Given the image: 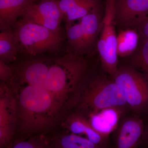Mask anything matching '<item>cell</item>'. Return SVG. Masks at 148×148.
I'll use <instances>...</instances> for the list:
<instances>
[{
	"label": "cell",
	"instance_id": "obj_1",
	"mask_svg": "<svg viewBox=\"0 0 148 148\" xmlns=\"http://www.w3.org/2000/svg\"><path fill=\"white\" fill-rule=\"evenodd\" d=\"M129 111L124 91L108 74H87L70 104L69 111L85 116L105 109Z\"/></svg>",
	"mask_w": 148,
	"mask_h": 148
},
{
	"label": "cell",
	"instance_id": "obj_2",
	"mask_svg": "<svg viewBox=\"0 0 148 148\" xmlns=\"http://www.w3.org/2000/svg\"><path fill=\"white\" fill-rule=\"evenodd\" d=\"M15 25L14 31L19 49L31 56L55 53L60 49L64 40L61 29L52 30L22 19Z\"/></svg>",
	"mask_w": 148,
	"mask_h": 148
},
{
	"label": "cell",
	"instance_id": "obj_3",
	"mask_svg": "<svg viewBox=\"0 0 148 148\" xmlns=\"http://www.w3.org/2000/svg\"><path fill=\"white\" fill-rule=\"evenodd\" d=\"M111 78L124 91L129 112L143 116L148 110V73L132 66H119Z\"/></svg>",
	"mask_w": 148,
	"mask_h": 148
},
{
	"label": "cell",
	"instance_id": "obj_4",
	"mask_svg": "<svg viewBox=\"0 0 148 148\" xmlns=\"http://www.w3.org/2000/svg\"><path fill=\"white\" fill-rule=\"evenodd\" d=\"M116 0H106V11L102 21L97 48L103 71L112 77L118 69L117 53V35L115 29Z\"/></svg>",
	"mask_w": 148,
	"mask_h": 148
},
{
	"label": "cell",
	"instance_id": "obj_5",
	"mask_svg": "<svg viewBox=\"0 0 148 148\" xmlns=\"http://www.w3.org/2000/svg\"><path fill=\"white\" fill-rule=\"evenodd\" d=\"M66 36L72 54L82 56L95 45L101 29L98 8L80 19L79 23L66 27Z\"/></svg>",
	"mask_w": 148,
	"mask_h": 148
},
{
	"label": "cell",
	"instance_id": "obj_6",
	"mask_svg": "<svg viewBox=\"0 0 148 148\" xmlns=\"http://www.w3.org/2000/svg\"><path fill=\"white\" fill-rule=\"evenodd\" d=\"M122 117L113 132L114 148H138L143 145L148 121L137 114Z\"/></svg>",
	"mask_w": 148,
	"mask_h": 148
},
{
	"label": "cell",
	"instance_id": "obj_7",
	"mask_svg": "<svg viewBox=\"0 0 148 148\" xmlns=\"http://www.w3.org/2000/svg\"><path fill=\"white\" fill-rule=\"evenodd\" d=\"M17 124L16 101L7 84L1 85L0 98V148H9Z\"/></svg>",
	"mask_w": 148,
	"mask_h": 148
},
{
	"label": "cell",
	"instance_id": "obj_8",
	"mask_svg": "<svg viewBox=\"0 0 148 148\" xmlns=\"http://www.w3.org/2000/svg\"><path fill=\"white\" fill-rule=\"evenodd\" d=\"M21 16L24 21L52 30L60 29V24L64 17L59 7V0H42L38 4L32 3Z\"/></svg>",
	"mask_w": 148,
	"mask_h": 148
},
{
	"label": "cell",
	"instance_id": "obj_9",
	"mask_svg": "<svg viewBox=\"0 0 148 148\" xmlns=\"http://www.w3.org/2000/svg\"><path fill=\"white\" fill-rule=\"evenodd\" d=\"M148 15V0H116L115 20L122 28H137Z\"/></svg>",
	"mask_w": 148,
	"mask_h": 148
},
{
	"label": "cell",
	"instance_id": "obj_10",
	"mask_svg": "<svg viewBox=\"0 0 148 148\" xmlns=\"http://www.w3.org/2000/svg\"><path fill=\"white\" fill-rule=\"evenodd\" d=\"M71 112L64 123V127L68 132L84 137L103 148H110L108 137L94 129L86 116L75 111Z\"/></svg>",
	"mask_w": 148,
	"mask_h": 148
},
{
	"label": "cell",
	"instance_id": "obj_11",
	"mask_svg": "<svg viewBox=\"0 0 148 148\" xmlns=\"http://www.w3.org/2000/svg\"><path fill=\"white\" fill-rule=\"evenodd\" d=\"M127 114L119 109L111 108L86 117L94 129L109 137L111 132L116 128L122 117Z\"/></svg>",
	"mask_w": 148,
	"mask_h": 148
},
{
	"label": "cell",
	"instance_id": "obj_12",
	"mask_svg": "<svg viewBox=\"0 0 148 148\" xmlns=\"http://www.w3.org/2000/svg\"><path fill=\"white\" fill-rule=\"evenodd\" d=\"M34 0H0V29H12L17 18L22 16Z\"/></svg>",
	"mask_w": 148,
	"mask_h": 148
},
{
	"label": "cell",
	"instance_id": "obj_13",
	"mask_svg": "<svg viewBox=\"0 0 148 148\" xmlns=\"http://www.w3.org/2000/svg\"><path fill=\"white\" fill-rule=\"evenodd\" d=\"M60 9L66 18V27L98 8L97 0H59Z\"/></svg>",
	"mask_w": 148,
	"mask_h": 148
},
{
	"label": "cell",
	"instance_id": "obj_14",
	"mask_svg": "<svg viewBox=\"0 0 148 148\" xmlns=\"http://www.w3.org/2000/svg\"><path fill=\"white\" fill-rule=\"evenodd\" d=\"M49 140L50 148H104L84 137L69 132L49 138Z\"/></svg>",
	"mask_w": 148,
	"mask_h": 148
},
{
	"label": "cell",
	"instance_id": "obj_15",
	"mask_svg": "<svg viewBox=\"0 0 148 148\" xmlns=\"http://www.w3.org/2000/svg\"><path fill=\"white\" fill-rule=\"evenodd\" d=\"M19 51L14 30L10 29L2 31L0 34V60L8 64L15 60Z\"/></svg>",
	"mask_w": 148,
	"mask_h": 148
},
{
	"label": "cell",
	"instance_id": "obj_16",
	"mask_svg": "<svg viewBox=\"0 0 148 148\" xmlns=\"http://www.w3.org/2000/svg\"><path fill=\"white\" fill-rule=\"evenodd\" d=\"M140 35L136 30L124 29L117 36V53L118 56L125 57L132 54L139 45Z\"/></svg>",
	"mask_w": 148,
	"mask_h": 148
},
{
	"label": "cell",
	"instance_id": "obj_17",
	"mask_svg": "<svg viewBox=\"0 0 148 148\" xmlns=\"http://www.w3.org/2000/svg\"><path fill=\"white\" fill-rule=\"evenodd\" d=\"M138 47L130 58L132 66L148 73V38L140 37Z\"/></svg>",
	"mask_w": 148,
	"mask_h": 148
},
{
	"label": "cell",
	"instance_id": "obj_18",
	"mask_svg": "<svg viewBox=\"0 0 148 148\" xmlns=\"http://www.w3.org/2000/svg\"><path fill=\"white\" fill-rule=\"evenodd\" d=\"M9 148H50L49 138L43 133L15 140Z\"/></svg>",
	"mask_w": 148,
	"mask_h": 148
},
{
	"label": "cell",
	"instance_id": "obj_19",
	"mask_svg": "<svg viewBox=\"0 0 148 148\" xmlns=\"http://www.w3.org/2000/svg\"><path fill=\"white\" fill-rule=\"evenodd\" d=\"M13 75V69L8 64L0 60V79L2 82L7 83Z\"/></svg>",
	"mask_w": 148,
	"mask_h": 148
},
{
	"label": "cell",
	"instance_id": "obj_20",
	"mask_svg": "<svg viewBox=\"0 0 148 148\" xmlns=\"http://www.w3.org/2000/svg\"><path fill=\"white\" fill-rule=\"evenodd\" d=\"M137 29L140 37L148 38V15L140 22Z\"/></svg>",
	"mask_w": 148,
	"mask_h": 148
},
{
	"label": "cell",
	"instance_id": "obj_21",
	"mask_svg": "<svg viewBox=\"0 0 148 148\" xmlns=\"http://www.w3.org/2000/svg\"><path fill=\"white\" fill-rule=\"evenodd\" d=\"M145 146L147 148H148V121L147 125V130H146L145 137L144 140L143 145Z\"/></svg>",
	"mask_w": 148,
	"mask_h": 148
},
{
	"label": "cell",
	"instance_id": "obj_22",
	"mask_svg": "<svg viewBox=\"0 0 148 148\" xmlns=\"http://www.w3.org/2000/svg\"><path fill=\"white\" fill-rule=\"evenodd\" d=\"M143 116L145 118V119L147 120L148 121V110L147 111V112H146L145 113V114Z\"/></svg>",
	"mask_w": 148,
	"mask_h": 148
},
{
	"label": "cell",
	"instance_id": "obj_23",
	"mask_svg": "<svg viewBox=\"0 0 148 148\" xmlns=\"http://www.w3.org/2000/svg\"><path fill=\"white\" fill-rule=\"evenodd\" d=\"M37 1V0H34V1L35 2V1Z\"/></svg>",
	"mask_w": 148,
	"mask_h": 148
}]
</instances>
